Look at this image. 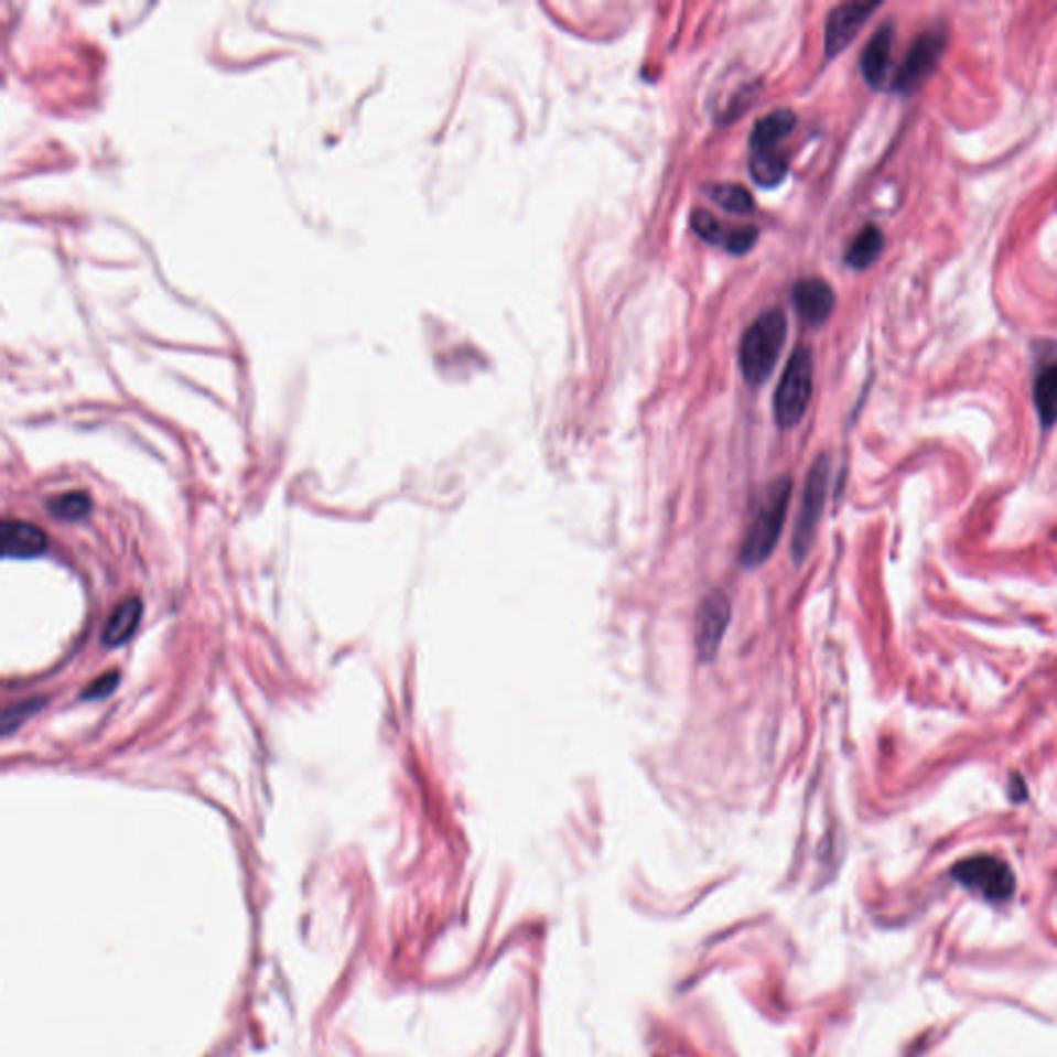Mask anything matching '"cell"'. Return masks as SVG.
<instances>
[{
  "instance_id": "1",
  "label": "cell",
  "mask_w": 1057,
  "mask_h": 1057,
  "mask_svg": "<svg viewBox=\"0 0 1057 1057\" xmlns=\"http://www.w3.org/2000/svg\"><path fill=\"white\" fill-rule=\"evenodd\" d=\"M791 494H794L791 477H779L766 488L740 550V560L746 569L763 567L775 552V548L779 546Z\"/></svg>"
},
{
  "instance_id": "2",
  "label": "cell",
  "mask_w": 1057,
  "mask_h": 1057,
  "mask_svg": "<svg viewBox=\"0 0 1057 1057\" xmlns=\"http://www.w3.org/2000/svg\"><path fill=\"white\" fill-rule=\"evenodd\" d=\"M787 339V319L781 310L763 312L740 343V368L749 385H763L781 356Z\"/></svg>"
},
{
  "instance_id": "3",
  "label": "cell",
  "mask_w": 1057,
  "mask_h": 1057,
  "mask_svg": "<svg viewBox=\"0 0 1057 1057\" xmlns=\"http://www.w3.org/2000/svg\"><path fill=\"white\" fill-rule=\"evenodd\" d=\"M830 482V461L829 456H818L813 461L806 484H803V496H801V508L797 515L794 536H791V558L796 564L806 562V558L812 552L820 519L824 515L827 506V496H829Z\"/></svg>"
},
{
  "instance_id": "4",
  "label": "cell",
  "mask_w": 1057,
  "mask_h": 1057,
  "mask_svg": "<svg viewBox=\"0 0 1057 1057\" xmlns=\"http://www.w3.org/2000/svg\"><path fill=\"white\" fill-rule=\"evenodd\" d=\"M813 356L808 347H799L787 362L781 382L775 391V420L781 428L801 422L812 401Z\"/></svg>"
},
{
  "instance_id": "5",
  "label": "cell",
  "mask_w": 1057,
  "mask_h": 1057,
  "mask_svg": "<svg viewBox=\"0 0 1057 1057\" xmlns=\"http://www.w3.org/2000/svg\"><path fill=\"white\" fill-rule=\"evenodd\" d=\"M946 46H948V30L943 25H936L917 35L903 65L898 66L895 77L891 79V87L903 96L915 94L936 73Z\"/></svg>"
},
{
  "instance_id": "6",
  "label": "cell",
  "mask_w": 1057,
  "mask_h": 1057,
  "mask_svg": "<svg viewBox=\"0 0 1057 1057\" xmlns=\"http://www.w3.org/2000/svg\"><path fill=\"white\" fill-rule=\"evenodd\" d=\"M952 876L969 891L985 896L988 900H1009L1014 895L1016 878L1010 870L1009 863L992 858V855H975L962 860L952 867Z\"/></svg>"
},
{
  "instance_id": "7",
  "label": "cell",
  "mask_w": 1057,
  "mask_h": 1057,
  "mask_svg": "<svg viewBox=\"0 0 1057 1057\" xmlns=\"http://www.w3.org/2000/svg\"><path fill=\"white\" fill-rule=\"evenodd\" d=\"M732 622V602L730 597L713 589L709 591L697 607L694 616V643L699 651L700 661L711 664L721 651L723 638Z\"/></svg>"
},
{
  "instance_id": "8",
  "label": "cell",
  "mask_w": 1057,
  "mask_h": 1057,
  "mask_svg": "<svg viewBox=\"0 0 1057 1057\" xmlns=\"http://www.w3.org/2000/svg\"><path fill=\"white\" fill-rule=\"evenodd\" d=\"M878 9L880 2H843L834 7L827 19V56H839L855 40L865 21Z\"/></svg>"
},
{
  "instance_id": "9",
  "label": "cell",
  "mask_w": 1057,
  "mask_h": 1057,
  "mask_svg": "<svg viewBox=\"0 0 1057 1057\" xmlns=\"http://www.w3.org/2000/svg\"><path fill=\"white\" fill-rule=\"evenodd\" d=\"M1035 378H1033V403L1045 430L1057 423V347L1037 349Z\"/></svg>"
},
{
  "instance_id": "10",
  "label": "cell",
  "mask_w": 1057,
  "mask_h": 1057,
  "mask_svg": "<svg viewBox=\"0 0 1057 1057\" xmlns=\"http://www.w3.org/2000/svg\"><path fill=\"white\" fill-rule=\"evenodd\" d=\"M791 298H794L797 314L808 325L812 326L827 323L832 310H834V304H837V295L832 292L829 283L824 279H816V277L797 281Z\"/></svg>"
},
{
  "instance_id": "11",
  "label": "cell",
  "mask_w": 1057,
  "mask_h": 1057,
  "mask_svg": "<svg viewBox=\"0 0 1057 1057\" xmlns=\"http://www.w3.org/2000/svg\"><path fill=\"white\" fill-rule=\"evenodd\" d=\"M893 42H895V28H893V23H884V25H880L878 32L870 37V42L863 48V79L874 89H882L891 77Z\"/></svg>"
},
{
  "instance_id": "12",
  "label": "cell",
  "mask_w": 1057,
  "mask_h": 1057,
  "mask_svg": "<svg viewBox=\"0 0 1057 1057\" xmlns=\"http://www.w3.org/2000/svg\"><path fill=\"white\" fill-rule=\"evenodd\" d=\"M0 533H2L0 537H2L4 558L32 560V558L42 556L48 548V537L33 522L7 519L2 522Z\"/></svg>"
},
{
  "instance_id": "13",
  "label": "cell",
  "mask_w": 1057,
  "mask_h": 1057,
  "mask_svg": "<svg viewBox=\"0 0 1057 1057\" xmlns=\"http://www.w3.org/2000/svg\"><path fill=\"white\" fill-rule=\"evenodd\" d=\"M143 618V603L139 597H129L116 605L115 612L104 626V645L106 647H122L131 640Z\"/></svg>"
},
{
  "instance_id": "14",
  "label": "cell",
  "mask_w": 1057,
  "mask_h": 1057,
  "mask_svg": "<svg viewBox=\"0 0 1057 1057\" xmlns=\"http://www.w3.org/2000/svg\"><path fill=\"white\" fill-rule=\"evenodd\" d=\"M797 118L791 110H773L770 115L763 116L756 125L749 137V149L752 151H766V149H777L783 139L794 131Z\"/></svg>"
},
{
  "instance_id": "15",
  "label": "cell",
  "mask_w": 1057,
  "mask_h": 1057,
  "mask_svg": "<svg viewBox=\"0 0 1057 1057\" xmlns=\"http://www.w3.org/2000/svg\"><path fill=\"white\" fill-rule=\"evenodd\" d=\"M884 234L878 226H865L849 245L845 252V262L855 271H865L878 261L884 252Z\"/></svg>"
},
{
  "instance_id": "16",
  "label": "cell",
  "mask_w": 1057,
  "mask_h": 1057,
  "mask_svg": "<svg viewBox=\"0 0 1057 1057\" xmlns=\"http://www.w3.org/2000/svg\"><path fill=\"white\" fill-rule=\"evenodd\" d=\"M787 158L779 149L752 151L749 174L761 186H777L787 176Z\"/></svg>"
},
{
  "instance_id": "17",
  "label": "cell",
  "mask_w": 1057,
  "mask_h": 1057,
  "mask_svg": "<svg viewBox=\"0 0 1057 1057\" xmlns=\"http://www.w3.org/2000/svg\"><path fill=\"white\" fill-rule=\"evenodd\" d=\"M91 506L94 503L87 492L73 489L52 498L48 503V513L58 521L75 522L85 519L91 513Z\"/></svg>"
},
{
  "instance_id": "18",
  "label": "cell",
  "mask_w": 1057,
  "mask_h": 1057,
  "mask_svg": "<svg viewBox=\"0 0 1057 1057\" xmlns=\"http://www.w3.org/2000/svg\"><path fill=\"white\" fill-rule=\"evenodd\" d=\"M711 195L715 198V203H719L727 212L749 213L754 209V198L740 184H716L715 188L711 191Z\"/></svg>"
},
{
  "instance_id": "19",
  "label": "cell",
  "mask_w": 1057,
  "mask_h": 1057,
  "mask_svg": "<svg viewBox=\"0 0 1057 1057\" xmlns=\"http://www.w3.org/2000/svg\"><path fill=\"white\" fill-rule=\"evenodd\" d=\"M692 228L709 245H725V238L730 231L711 213L700 212V209L692 213Z\"/></svg>"
},
{
  "instance_id": "20",
  "label": "cell",
  "mask_w": 1057,
  "mask_h": 1057,
  "mask_svg": "<svg viewBox=\"0 0 1057 1057\" xmlns=\"http://www.w3.org/2000/svg\"><path fill=\"white\" fill-rule=\"evenodd\" d=\"M44 702L40 700H25L21 704H17L13 709H9L4 715H2V733L9 735L11 732H15L17 727L28 719L32 716Z\"/></svg>"
},
{
  "instance_id": "21",
  "label": "cell",
  "mask_w": 1057,
  "mask_h": 1057,
  "mask_svg": "<svg viewBox=\"0 0 1057 1057\" xmlns=\"http://www.w3.org/2000/svg\"><path fill=\"white\" fill-rule=\"evenodd\" d=\"M756 240H758V229L744 226V228L730 229L723 246L733 255H744V252H748L752 246L756 245Z\"/></svg>"
},
{
  "instance_id": "22",
  "label": "cell",
  "mask_w": 1057,
  "mask_h": 1057,
  "mask_svg": "<svg viewBox=\"0 0 1057 1057\" xmlns=\"http://www.w3.org/2000/svg\"><path fill=\"white\" fill-rule=\"evenodd\" d=\"M118 682H120V673H118V671H115V669H112V671H106V673L99 676L98 680H94V682L87 686V690L83 692L82 699H106V697H110V694L115 692Z\"/></svg>"
},
{
  "instance_id": "23",
  "label": "cell",
  "mask_w": 1057,
  "mask_h": 1057,
  "mask_svg": "<svg viewBox=\"0 0 1057 1057\" xmlns=\"http://www.w3.org/2000/svg\"><path fill=\"white\" fill-rule=\"evenodd\" d=\"M1010 797H1012V801H1016V803H1021L1023 799H1026L1025 779H1023L1021 775H1016V773L1010 777Z\"/></svg>"
}]
</instances>
